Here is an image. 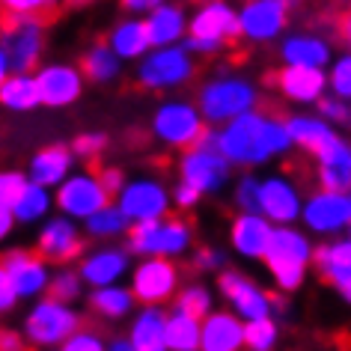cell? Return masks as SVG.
I'll use <instances>...</instances> for the list:
<instances>
[{
  "instance_id": "cell-1",
  "label": "cell",
  "mask_w": 351,
  "mask_h": 351,
  "mask_svg": "<svg viewBox=\"0 0 351 351\" xmlns=\"http://www.w3.org/2000/svg\"><path fill=\"white\" fill-rule=\"evenodd\" d=\"M217 146L235 167H262L292 149L286 117L271 108H253L217 128Z\"/></svg>"
},
{
  "instance_id": "cell-2",
  "label": "cell",
  "mask_w": 351,
  "mask_h": 351,
  "mask_svg": "<svg viewBox=\"0 0 351 351\" xmlns=\"http://www.w3.org/2000/svg\"><path fill=\"white\" fill-rule=\"evenodd\" d=\"M239 36V12H235V6H230V0H203L197 12L188 19L185 48L191 54L212 57L221 54Z\"/></svg>"
},
{
  "instance_id": "cell-3",
  "label": "cell",
  "mask_w": 351,
  "mask_h": 351,
  "mask_svg": "<svg viewBox=\"0 0 351 351\" xmlns=\"http://www.w3.org/2000/svg\"><path fill=\"white\" fill-rule=\"evenodd\" d=\"M262 259H265V268L271 271L274 283L283 292H295V289H301L306 268L313 262V244L304 232L292 230L289 223H280L271 232V241L262 253Z\"/></svg>"
},
{
  "instance_id": "cell-4",
  "label": "cell",
  "mask_w": 351,
  "mask_h": 351,
  "mask_svg": "<svg viewBox=\"0 0 351 351\" xmlns=\"http://www.w3.org/2000/svg\"><path fill=\"white\" fill-rule=\"evenodd\" d=\"M194 75H197L194 54L185 48V42L182 45L176 42V45L149 48L137 60L134 81L146 93H170V90H179V86L191 84Z\"/></svg>"
},
{
  "instance_id": "cell-5",
  "label": "cell",
  "mask_w": 351,
  "mask_h": 351,
  "mask_svg": "<svg viewBox=\"0 0 351 351\" xmlns=\"http://www.w3.org/2000/svg\"><path fill=\"white\" fill-rule=\"evenodd\" d=\"M84 324V315L72 304L39 295L24 315V342L33 348H63V342Z\"/></svg>"
},
{
  "instance_id": "cell-6",
  "label": "cell",
  "mask_w": 351,
  "mask_h": 351,
  "mask_svg": "<svg viewBox=\"0 0 351 351\" xmlns=\"http://www.w3.org/2000/svg\"><path fill=\"white\" fill-rule=\"evenodd\" d=\"M197 108L208 125H223L239 113L259 108V90L244 77L221 75L197 90Z\"/></svg>"
},
{
  "instance_id": "cell-7",
  "label": "cell",
  "mask_w": 351,
  "mask_h": 351,
  "mask_svg": "<svg viewBox=\"0 0 351 351\" xmlns=\"http://www.w3.org/2000/svg\"><path fill=\"white\" fill-rule=\"evenodd\" d=\"M230 158L217 146V131L206 128V134L199 137V143L191 149H182L179 158V179L194 185L199 194H217L230 182Z\"/></svg>"
},
{
  "instance_id": "cell-8",
  "label": "cell",
  "mask_w": 351,
  "mask_h": 351,
  "mask_svg": "<svg viewBox=\"0 0 351 351\" xmlns=\"http://www.w3.org/2000/svg\"><path fill=\"white\" fill-rule=\"evenodd\" d=\"M194 244V230L185 217H155V221L131 223L128 230V250L137 256H182Z\"/></svg>"
},
{
  "instance_id": "cell-9",
  "label": "cell",
  "mask_w": 351,
  "mask_h": 351,
  "mask_svg": "<svg viewBox=\"0 0 351 351\" xmlns=\"http://www.w3.org/2000/svg\"><path fill=\"white\" fill-rule=\"evenodd\" d=\"M149 128H152V137L158 143H164L170 149H191L206 134L208 122L203 119V113H199L194 101L167 99L155 108Z\"/></svg>"
},
{
  "instance_id": "cell-10",
  "label": "cell",
  "mask_w": 351,
  "mask_h": 351,
  "mask_svg": "<svg viewBox=\"0 0 351 351\" xmlns=\"http://www.w3.org/2000/svg\"><path fill=\"white\" fill-rule=\"evenodd\" d=\"M45 19L6 12V21L0 27V45L10 54L12 72H36L45 54Z\"/></svg>"
},
{
  "instance_id": "cell-11",
  "label": "cell",
  "mask_w": 351,
  "mask_h": 351,
  "mask_svg": "<svg viewBox=\"0 0 351 351\" xmlns=\"http://www.w3.org/2000/svg\"><path fill=\"white\" fill-rule=\"evenodd\" d=\"M110 194L104 191L99 173L93 170H72L63 182L54 188V208L75 221H86L93 212H99L104 203H110Z\"/></svg>"
},
{
  "instance_id": "cell-12",
  "label": "cell",
  "mask_w": 351,
  "mask_h": 351,
  "mask_svg": "<svg viewBox=\"0 0 351 351\" xmlns=\"http://www.w3.org/2000/svg\"><path fill=\"white\" fill-rule=\"evenodd\" d=\"M128 289L137 304H167L179 292V265L170 256H143L128 271Z\"/></svg>"
},
{
  "instance_id": "cell-13",
  "label": "cell",
  "mask_w": 351,
  "mask_h": 351,
  "mask_svg": "<svg viewBox=\"0 0 351 351\" xmlns=\"http://www.w3.org/2000/svg\"><path fill=\"white\" fill-rule=\"evenodd\" d=\"M84 232L75 217L54 215L45 217L36 232V253L45 256L51 265H72L75 259L84 256Z\"/></svg>"
},
{
  "instance_id": "cell-14",
  "label": "cell",
  "mask_w": 351,
  "mask_h": 351,
  "mask_svg": "<svg viewBox=\"0 0 351 351\" xmlns=\"http://www.w3.org/2000/svg\"><path fill=\"white\" fill-rule=\"evenodd\" d=\"M113 199H117V206L125 212L131 223L164 217L170 215V206H173L170 191L164 188V182L152 179V176H140V179H131V182L125 179V185H122V191Z\"/></svg>"
},
{
  "instance_id": "cell-15",
  "label": "cell",
  "mask_w": 351,
  "mask_h": 351,
  "mask_svg": "<svg viewBox=\"0 0 351 351\" xmlns=\"http://www.w3.org/2000/svg\"><path fill=\"white\" fill-rule=\"evenodd\" d=\"M301 217L306 230L319 235H333L346 230L351 223V191H315L301 206Z\"/></svg>"
},
{
  "instance_id": "cell-16",
  "label": "cell",
  "mask_w": 351,
  "mask_h": 351,
  "mask_svg": "<svg viewBox=\"0 0 351 351\" xmlns=\"http://www.w3.org/2000/svg\"><path fill=\"white\" fill-rule=\"evenodd\" d=\"M39 99L45 108H72L84 95L86 77L75 63H39L36 66Z\"/></svg>"
},
{
  "instance_id": "cell-17",
  "label": "cell",
  "mask_w": 351,
  "mask_h": 351,
  "mask_svg": "<svg viewBox=\"0 0 351 351\" xmlns=\"http://www.w3.org/2000/svg\"><path fill=\"white\" fill-rule=\"evenodd\" d=\"M289 12L292 6L283 0H244V6L239 10V30L247 42L265 45L286 30Z\"/></svg>"
},
{
  "instance_id": "cell-18",
  "label": "cell",
  "mask_w": 351,
  "mask_h": 351,
  "mask_svg": "<svg viewBox=\"0 0 351 351\" xmlns=\"http://www.w3.org/2000/svg\"><path fill=\"white\" fill-rule=\"evenodd\" d=\"M0 262L10 271L12 286L21 301H36L39 295L48 292V280H51L48 265L51 262L45 256H39L36 250H21V247L6 250L3 256H0Z\"/></svg>"
},
{
  "instance_id": "cell-19",
  "label": "cell",
  "mask_w": 351,
  "mask_h": 351,
  "mask_svg": "<svg viewBox=\"0 0 351 351\" xmlns=\"http://www.w3.org/2000/svg\"><path fill=\"white\" fill-rule=\"evenodd\" d=\"M217 289H221L223 301L232 306L235 315L247 319H262V315H271L274 306H271V295L262 289L259 283H253L250 277L239 274V271H221L217 277Z\"/></svg>"
},
{
  "instance_id": "cell-20",
  "label": "cell",
  "mask_w": 351,
  "mask_h": 351,
  "mask_svg": "<svg viewBox=\"0 0 351 351\" xmlns=\"http://www.w3.org/2000/svg\"><path fill=\"white\" fill-rule=\"evenodd\" d=\"M77 271H81L84 283L90 289L122 283L131 271V250L119 247V244H101V247L84 253Z\"/></svg>"
},
{
  "instance_id": "cell-21",
  "label": "cell",
  "mask_w": 351,
  "mask_h": 351,
  "mask_svg": "<svg viewBox=\"0 0 351 351\" xmlns=\"http://www.w3.org/2000/svg\"><path fill=\"white\" fill-rule=\"evenodd\" d=\"M277 93L283 95L286 101L295 104H315L328 90V75L319 66H295L286 63L277 75H271Z\"/></svg>"
},
{
  "instance_id": "cell-22",
  "label": "cell",
  "mask_w": 351,
  "mask_h": 351,
  "mask_svg": "<svg viewBox=\"0 0 351 351\" xmlns=\"http://www.w3.org/2000/svg\"><path fill=\"white\" fill-rule=\"evenodd\" d=\"M301 191L286 176H271L259 182V212L274 223H292L301 217Z\"/></svg>"
},
{
  "instance_id": "cell-23",
  "label": "cell",
  "mask_w": 351,
  "mask_h": 351,
  "mask_svg": "<svg viewBox=\"0 0 351 351\" xmlns=\"http://www.w3.org/2000/svg\"><path fill=\"white\" fill-rule=\"evenodd\" d=\"M274 226L262 212H241L230 226V241L232 250L244 259H262Z\"/></svg>"
},
{
  "instance_id": "cell-24",
  "label": "cell",
  "mask_w": 351,
  "mask_h": 351,
  "mask_svg": "<svg viewBox=\"0 0 351 351\" xmlns=\"http://www.w3.org/2000/svg\"><path fill=\"white\" fill-rule=\"evenodd\" d=\"M75 161L77 158L72 152V146H63V143L42 146L27 164V179L39 182V185H45V188H57L60 182L75 170Z\"/></svg>"
},
{
  "instance_id": "cell-25",
  "label": "cell",
  "mask_w": 351,
  "mask_h": 351,
  "mask_svg": "<svg viewBox=\"0 0 351 351\" xmlns=\"http://www.w3.org/2000/svg\"><path fill=\"white\" fill-rule=\"evenodd\" d=\"M143 21H146V33H149L152 48L176 45V42H185V36H188V12H185V6L170 3V0H164L161 6L149 10L143 15Z\"/></svg>"
},
{
  "instance_id": "cell-26",
  "label": "cell",
  "mask_w": 351,
  "mask_h": 351,
  "mask_svg": "<svg viewBox=\"0 0 351 351\" xmlns=\"http://www.w3.org/2000/svg\"><path fill=\"white\" fill-rule=\"evenodd\" d=\"M315 179L322 188L351 191V143L337 137L315 155Z\"/></svg>"
},
{
  "instance_id": "cell-27",
  "label": "cell",
  "mask_w": 351,
  "mask_h": 351,
  "mask_svg": "<svg viewBox=\"0 0 351 351\" xmlns=\"http://www.w3.org/2000/svg\"><path fill=\"white\" fill-rule=\"evenodd\" d=\"M244 346V319L235 313H208L199 330V348L206 351H239Z\"/></svg>"
},
{
  "instance_id": "cell-28",
  "label": "cell",
  "mask_w": 351,
  "mask_h": 351,
  "mask_svg": "<svg viewBox=\"0 0 351 351\" xmlns=\"http://www.w3.org/2000/svg\"><path fill=\"white\" fill-rule=\"evenodd\" d=\"M286 125H289V134H292V146L304 149V152L313 158L339 137L328 119L310 117V113H292V117H286Z\"/></svg>"
},
{
  "instance_id": "cell-29",
  "label": "cell",
  "mask_w": 351,
  "mask_h": 351,
  "mask_svg": "<svg viewBox=\"0 0 351 351\" xmlns=\"http://www.w3.org/2000/svg\"><path fill=\"white\" fill-rule=\"evenodd\" d=\"M164 330H167V313L161 304H143L131 319L128 339L134 351H164Z\"/></svg>"
},
{
  "instance_id": "cell-30",
  "label": "cell",
  "mask_w": 351,
  "mask_h": 351,
  "mask_svg": "<svg viewBox=\"0 0 351 351\" xmlns=\"http://www.w3.org/2000/svg\"><path fill=\"white\" fill-rule=\"evenodd\" d=\"M137 298L128 286L110 283V286H95L90 292V310L104 322H122L134 313Z\"/></svg>"
},
{
  "instance_id": "cell-31",
  "label": "cell",
  "mask_w": 351,
  "mask_h": 351,
  "mask_svg": "<svg viewBox=\"0 0 351 351\" xmlns=\"http://www.w3.org/2000/svg\"><path fill=\"white\" fill-rule=\"evenodd\" d=\"M42 104L39 84L33 72H10L0 84V108L12 113H30Z\"/></svg>"
},
{
  "instance_id": "cell-32",
  "label": "cell",
  "mask_w": 351,
  "mask_h": 351,
  "mask_svg": "<svg viewBox=\"0 0 351 351\" xmlns=\"http://www.w3.org/2000/svg\"><path fill=\"white\" fill-rule=\"evenodd\" d=\"M108 45L117 51L122 60H140L149 48H152L149 33H146V21L140 19V15H131V19L117 21L108 33Z\"/></svg>"
},
{
  "instance_id": "cell-33",
  "label": "cell",
  "mask_w": 351,
  "mask_h": 351,
  "mask_svg": "<svg viewBox=\"0 0 351 351\" xmlns=\"http://www.w3.org/2000/svg\"><path fill=\"white\" fill-rule=\"evenodd\" d=\"M280 57H283V63L324 69L330 63V45L322 36H313V33H295V36L283 39Z\"/></svg>"
},
{
  "instance_id": "cell-34",
  "label": "cell",
  "mask_w": 351,
  "mask_h": 351,
  "mask_svg": "<svg viewBox=\"0 0 351 351\" xmlns=\"http://www.w3.org/2000/svg\"><path fill=\"white\" fill-rule=\"evenodd\" d=\"M51 208H54V188H45L39 182L27 179V185L21 188V194L12 203V215H15V223L33 226V223L45 221L51 215Z\"/></svg>"
},
{
  "instance_id": "cell-35",
  "label": "cell",
  "mask_w": 351,
  "mask_h": 351,
  "mask_svg": "<svg viewBox=\"0 0 351 351\" xmlns=\"http://www.w3.org/2000/svg\"><path fill=\"white\" fill-rule=\"evenodd\" d=\"M122 63H125V60H122L108 42H95V45L84 51L77 66H81V72L90 84H113L122 75Z\"/></svg>"
},
{
  "instance_id": "cell-36",
  "label": "cell",
  "mask_w": 351,
  "mask_h": 351,
  "mask_svg": "<svg viewBox=\"0 0 351 351\" xmlns=\"http://www.w3.org/2000/svg\"><path fill=\"white\" fill-rule=\"evenodd\" d=\"M313 262L319 268L322 280L337 289L339 283L351 280V239L333 241V244H322L319 250H313Z\"/></svg>"
},
{
  "instance_id": "cell-37",
  "label": "cell",
  "mask_w": 351,
  "mask_h": 351,
  "mask_svg": "<svg viewBox=\"0 0 351 351\" xmlns=\"http://www.w3.org/2000/svg\"><path fill=\"white\" fill-rule=\"evenodd\" d=\"M128 230H131V221L117 206V199L104 203L99 212H93L84 221V232L95 241H117V239H122V235H128Z\"/></svg>"
},
{
  "instance_id": "cell-38",
  "label": "cell",
  "mask_w": 351,
  "mask_h": 351,
  "mask_svg": "<svg viewBox=\"0 0 351 351\" xmlns=\"http://www.w3.org/2000/svg\"><path fill=\"white\" fill-rule=\"evenodd\" d=\"M199 330H203V322L199 319L173 310V313H167L164 342L170 351H197L199 348Z\"/></svg>"
},
{
  "instance_id": "cell-39",
  "label": "cell",
  "mask_w": 351,
  "mask_h": 351,
  "mask_svg": "<svg viewBox=\"0 0 351 351\" xmlns=\"http://www.w3.org/2000/svg\"><path fill=\"white\" fill-rule=\"evenodd\" d=\"M212 304H215L212 292H208L206 286H199V283H191V286L179 289V292L173 295V310L188 313V315H194V319H199V322L212 313Z\"/></svg>"
},
{
  "instance_id": "cell-40",
  "label": "cell",
  "mask_w": 351,
  "mask_h": 351,
  "mask_svg": "<svg viewBox=\"0 0 351 351\" xmlns=\"http://www.w3.org/2000/svg\"><path fill=\"white\" fill-rule=\"evenodd\" d=\"M84 277H81V271H75V268H60L51 274L48 280V292L51 298H57V301H66V304H75L77 298L84 295Z\"/></svg>"
},
{
  "instance_id": "cell-41",
  "label": "cell",
  "mask_w": 351,
  "mask_h": 351,
  "mask_svg": "<svg viewBox=\"0 0 351 351\" xmlns=\"http://www.w3.org/2000/svg\"><path fill=\"white\" fill-rule=\"evenodd\" d=\"M244 346L253 351H268L277 346V322L271 315L244 322Z\"/></svg>"
},
{
  "instance_id": "cell-42",
  "label": "cell",
  "mask_w": 351,
  "mask_h": 351,
  "mask_svg": "<svg viewBox=\"0 0 351 351\" xmlns=\"http://www.w3.org/2000/svg\"><path fill=\"white\" fill-rule=\"evenodd\" d=\"M104 149H108V134L104 131H84V134H77L72 140V152L81 161H99Z\"/></svg>"
},
{
  "instance_id": "cell-43",
  "label": "cell",
  "mask_w": 351,
  "mask_h": 351,
  "mask_svg": "<svg viewBox=\"0 0 351 351\" xmlns=\"http://www.w3.org/2000/svg\"><path fill=\"white\" fill-rule=\"evenodd\" d=\"M6 6V12L15 15H36V19H48L63 10L66 0H0Z\"/></svg>"
},
{
  "instance_id": "cell-44",
  "label": "cell",
  "mask_w": 351,
  "mask_h": 351,
  "mask_svg": "<svg viewBox=\"0 0 351 351\" xmlns=\"http://www.w3.org/2000/svg\"><path fill=\"white\" fill-rule=\"evenodd\" d=\"M328 86L333 90V95L351 101V51L342 54L339 60H333V66L328 72Z\"/></svg>"
},
{
  "instance_id": "cell-45",
  "label": "cell",
  "mask_w": 351,
  "mask_h": 351,
  "mask_svg": "<svg viewBox=\"0 0 351 351\" xmlns=\"http://www.w3.org/2000/svg\"><path fill=\"white\" fill-rule=\"evenodd\" d=\"M315 104H319L322 117L328 119L330 125L351 128V101L348 99H339V95H322Z\"/></svg>"
},
{
  "instance_id": "cell-46",
  "label": "cell",
  "mask_w": 351,
  "mask_h": 351,
  "mask_svg": "<svg viewBox=\"0 0 351 351\" xmlns=\"http://www.w3.org/2000/svg\"><path fill=\"white\" fill-rule=\"evenodd\" d=\"M63 348L66 351H101V348H108V342L101 339V333L99 330H93V328H77L72 337H69L63 342Z\"/></svg>"
},
{
  "instance_id": "cell-47",
  "label": "cell",
  "mask_w": 351,
  "mask_h": 351,
  "mask_svg": "<svg viewBox=\"0 0 351 351\" xmlns=\"http://www.w3.org/2000/svg\"><path fill=\"white\" fill-rule=\"evenodd\" d=\"M27 185V173L19 170H0V206H10L15 203V197L21 194V188Z\"/></svg>"
},
{
  "instance_id": "cell-48",
  "label": "cell",
  "mask_w": 351,
  "mask_h": 351,
  "mask_svg": "<svg viewBox=\"0 0 351 351\" xmlns=\"http://www.w3.org/2000/svg\"><path fill=\"white\" fill-rule=\"evenodd\" d=\"M235 206L241 212H259V179L253 176H244L235 185Z\"/></svg>"
},
{
  "instance_id": "cell-49",
  "label": "cell",
  "mask_w": 351,
  "mask_h": 351,
  "mask_svg": "<svg viewBox=\"0 0 351 351\" xmlns=\"http://www.w3.org/2000/svg\"><path fill=\"white\" fill-rule=\"evenodd\" d=\"M19 292H15V286H12V277H10V271H6V265L0 262V315H10L15 306H19Z\"/></svg>"
},
{
  "instance_id": "cell-50",
  "label": "cell",
  "mask_w": 351,
  "mask_h": 351,
  "mask_svg": "<svg viewBox=\"0 0 351 351\" xmlns=\"http://www.w3.org/2000/svg\"><path fill=\"white\" fill-rule=\"evenodd\" d=\"M194 268L197 271H221V268H226V253L217 247H199L194 253Z\"/></svg>"
},
{
  "instance_id": "cell-51",
  "label": "cell",
  "mask_w": 351,
  "mask_h": 351,
  "mask_svg": "<svg viewBox=\"0 0 351 351\" xmlns=\"http://www.w3.org/2000/svg\"><path fill=\"white\" fill-rule=\"evenodd\" d=\"M170 197H173V206L182 208V212H191V208L203 199V194H199L194 185H188V182H182V179H179V185L170 191Z\"/></svg>"
},
{
  "instance_id": "cell-52",
  "label": "cell",
  "mask_w": 351,
  "mask_h": 351,
  "mask_svg": "<svg viewBox=\"0 0 351 351\" xmlns=\"http://www.w3.org/2000/svg\"><path fill=\"white\" fill-rule=\"evenodd\" d=\"M99 179H101V185H104V191H108L110 197H117L122 191V185H125V173H122L119 167H101Z\"/></svg>"
},
{
  "instance_id": "cell-53",
  "label": "cell",
  "mask_w": 351,
  "mask_h": 351,
  "mask_svg": "<svg viewBox=\"0 0 351 351\" xmlns=\"http://www.w3.org/2000/svg\"><path fill=\"white\" fill-rule=\"evenodd\" d=\"M122 10L131 12V15H146L149 10H155V6H161L164 0H119Z\"/></svg>"
},
{
  "instance_id": "cell-54",
  "label": "cell",
  "mask_w": 351,
  "mask_h": 351,
  "mask_svg": "<svg viewBox=\"0 0 351 351\" xmlns=\"http://www.w3.org/2000/svg\"><path fill=\"white\" fill-rule=\"evenodd\" d=\"M21 348H24V333L0 330V351H21Z\"/></svg>"
},
{
  "instance_id": "cell-55",
  "label": "cell",
  "mask_w": 351,
  "mask_h": 351,
  "mask_svg": "<svg viewBox=\"0 0 351 351\" xmlns=\"http://www.w3.org/2000/svg\"><path fill=\"white\" fill-rule=\"evenodd\" d=\"M337 36L339 42L346 45V51H351V10H346L339 15V21H337Z\"/></svg>"
},
{
  "instance_id": "cell-56",
  "label": "cell",
  "mask_w": 351,
  "mask_h": 351,
  "mask_svg": "<svg viewBox=\"0 0 351 351\" xmlns=\"http://www.w3.org/2000/svg\"><path fill=\"white\" fill-rule=\"evenodd\" d=\"M15 230V215L10 206H0V241H6Z\"/></svg>"
},
{
  "instance_id": "cell-57",
  "label": "cell",
  "mask_w": 351,
  "mask_h": 351,
  "mask_svg": "<svg viewBox=\"0 0 351 351\" xmlns=\"http://www.w3.org/2000/svg\"><path fill=\"white\" fill-rule=\"evenodd\" d=\"M12 72V66H10V54H6V48L0 45V84H3V77Z\"/></svg>"
},
{
  "instance_id": "cell-58",
  "label": "cell",
  "mask_w": 351,
  "mask_h": 351,
  "mask_svg": "<svg viewBox=\"0 0 351 351\" xmlns=\"http://www.w3.org/2000/svg\"><path fill=\"white\" fill-rule=\"evenodd\" d=\"M110 348H113V351H134V346H131V339H128V337H125V339H113V342H110Z\"/></svg>"
},
{
  "instance_id": "cell-59",
  "label": "cell",
  "mask_w": 351,
  "mask_h": 351,
  "mask_svg": "<svg viewBox=\"0 0 351 351\" xmlns=\"http://www.w3.org/2000/svg\"><path fill=\"white\" fill-rule=\"evenodd\" d=\"M337 292H339V295L351 304V280H346V283H339V286H337Z\"/></svg>"
},
{
  "instance_id": "cell-60",
  "label": "cell",
  "mask_w": 351,
  "mask_h": 351,
  "mask_svg": "<svg viewBox=\"0 0 351 351\" xmlns=\"http://www.w3.org/2000/svg\"><path fill=\"white\" fill-rule=\"evenodd\" d=\"M3 21H6V6L0 3V27H3Z\"/></svg>"
},
{
  "instance_id": "cell-61",
  "label": "cell",
  "mask_w": 351,
  "mask_h": 351,
  "mask_svg": "<svg viewBox=\"0 0 351 351\" xmlns=\"http://www.w3.org/2000/svg\"><path fill=\"white\" fill-rule=\"evenodd\" d=\"M346 230H348V239H351V223H348V226H346Z\"/></svg>"
},
{
  "instance_id": "cell-62",
  "label": "cell",
  "mask_w": 351,
  "mask_h": 351,
  "mask_svg": "<svg viewBox=\"0 0 351 351\" xmlns=\"http://www.w3.org/2000/svg\"><path fill=\"white\" fill-rule=\"evenodd\" d=\"M75 3H86V0H75Z\"/></svg>"
}]
</instances>
